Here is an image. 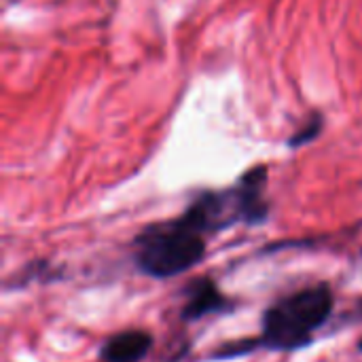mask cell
<instances>
[{
	"mask_svg": "<svg viewBox=\"0 0 362 362\" xmlns=\"http://www.w3.org/2000/svg\"><path fill=\"white\" fill-rule=\"evenodd\" d=\"M208 235L185 214L148 225L134 242L136 267L155 280L187 274L206 257Z\"/></svg>",
	"mask_w": 362,
	"mask_h": 362,
	"instance_id": "cell-2",
	"label": "cell"
},
{
	"mask_svg": "<svg viewBox=\"0 0 362 362\" xmlns=\"http://www.w3.org/2000/svg\"><path fill=\"white\" fill-rule=\"evenodd\" d=\"M320 132V117H316L314 121H308V125H303L299 132H295V136L291 138V146H301L305 142H310L312 138H316Z\"/></svg>",
	"mask_w": 362,
	"mask_h": 362,
	"instance_id": "cell-5",
	"label": "cell"
},
{
	"mask_svg": "<svg viewBox=\"0 0 362 362\" xmlns=\"http://www.w3.org/2000/svg\"><path fill=\"white\" fill-rule=\"evenodd\" d=\"M185 301L180 316L187 322L202 320L210 314H218L231 308V301L221 293V288L210 278H195L185 286Z\"/></svg>",
	"mask_w": 362,
	"mask_h": 362,
	"instance_id": "cell-3",
	"label": "cell"
},
{
	"mask_svg": "<svg viewBox=\"0 0 362 362\" xmlns=\"http://www.w3.org/2000/svg\"><path fill=\"white\" fill-rule=\"evenodd\" d=\"M153 348V335L146 331H123L108 337L100 348L102 362H142Z\"/></svg>",
	"mask_w": 362,
	"mask_h": 362,
	"instance_id": "cell-4",
	"label": "cell"
},
{
	"mask_svg": "<svg viewBox=\"0 0 362 362\" xmlns=\"http://www.w3.org/2000/svg\"><path fill=\"white\" fill-rule=\"evenodd\" d=\"M358 350H361V352H362V341H361V344H358Z\"/></svg>",
	"mask_w": 362,
	"mask_h": 362,
	"instance_id": "cell-6",
	"label": "cell"
},
{
	"mask_svg": "<svg viewBox=\"0 0 362 362\" xmlns=\"http://www.w3.org/2000/svg\"><path fill=\"white\" fill-rule=\"evenodd\" d=\"M333 305L335 297L327 282L276 299L263 312L259 344L278 352L305 348L314 333L331 318Z\"/></svg>",
	"mask_w": 362,
	"mask_h": 362,
	"instance_id": "cell-1",
	"label": "cell"
}]
</instances>
